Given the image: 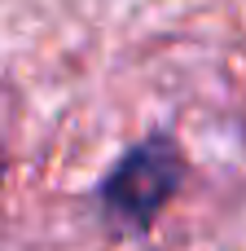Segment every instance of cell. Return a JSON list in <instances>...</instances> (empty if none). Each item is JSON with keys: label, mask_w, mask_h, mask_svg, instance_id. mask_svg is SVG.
I'll return each mask as SVG.
<instances>
[{"label": "cell", "mask_w": 246, "mask_h": 251, "mask_svg": "<svg viewBox=\"0 0 246 251\" xmlns=\"http://www.w3.org/2000/svg\"><path fill=\"white\" fill-rule=\"evenodd\" d=\"M180 176H185L180 150L167 137H150L136 150H128L119 168L101 181V216L119 234H136L167 207Z\"/></svg>", "instance_id": "1"}]
</instances>
